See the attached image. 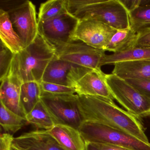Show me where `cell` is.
I'll return each instance as SVG.
<instances>
[{"label":"cell","mask_w":150,"mask_h":150,"mask_svg":"<svg viewBox=\"0 0 150 150\" xmlns=\"http://www.w3.org/2000/svg\"><path fill=\"white\" fill-rule=\"evenodd\" d=\"M78 96L84 122L98 123L122 130L150 143L139 118L118 107L113 100L100 96Z\"/></svg>","instance_id":"6da1fadb"},{"label":"cell","mask_w":150,"mask_h":150,"mask_svg":"<svg viewBox=\"0 0 150 150\" xmlns=\"http://www.w3.org/2000/svg\"><path fill=\"white\" fill-rule=\"evenodd\" d=\"M92 144V143H91ZM100 150H132L123 146L110 144H92Z\"/></svg>","instance_id":"4dcf8cb0"},{"label":"cell","mask_w":150,"mask_h":150,"mask_svg":"<svg viewBox=\"0 0 150 150\" xmlns=\"http://www.w3.org/2000/svg\"><path fill=\"white\" fill-rule=\"evenodd\" d=\"M0 124L6 133L12 134L29 123L26 118L9 110L1 103Z\"/></svg>","instance_id":"7402d4cb"},{"label":"cell","mask_w":150,"mask_h":150,"mask_svg":"<svg viewBox=\"0 0 150 150\" xmlns=\"http://www.w3.org/2000/svg\"><path fill=\"white\" fill-rule=\"evenodd\" d=\"M150 61V48L134 47L119 53L105 55L101 63V66L114 65L119 62L129 61Z\"/></svg>","instance_id":"ac0fdd59"},{"label":"cell","mask_w":150,"mask_h":150,"mask_svg":"<svg viewBox=\"0 0 150 150\" xmlns=\"http://www.w3.org/2000/svg\"><path fill=\"white\" fill-rule=\"evenodd\" d=\"M137 39V33L130 28L117 30L106 47L105 51L119 53L134 48Z\"/></svg>","instance_id":"d6986e66"},{"label":"cell","mask_w":150,"mask_h":150,"mask_svg":"<svg viewBox=\"0 0 150 150\" xmlns=\"http://www.w3.org/2000/svg\"><path fill=\"white\" fill-rule=\"evenodd\" d=\"M106 79L114 99L128 112L139 119L150 115V99L115 74H106Z\"/></svg>","instance_id":"8992f818"},{"label":"cell","mask_w":150,"mask_h":150,"mask_svg":"<svg viewBox=\"0 0 150 150\" xmlns=\"http://www.w3.org/2000/svg\"><path fill=\"white\" fill-rule=\"evenodd\" d=\"M117 30L94 20L79 21L74 36V42L81 41L88 45L105 51Z\"/></svg>","instance_id":"8fae6325"},{"label":"cell","mask_w":150,"mask_h":150,"mask_svg":"<svg viewBox=\"0 0 150 150\" xmlns=\"http://www.w3.org/2000/svg\"><path fill=\"white\" fill-rule=\"evenodd\" d=\"M66 8L79 21L94 20L117 30L130 28L129 12L120 0H66Z\"/></svg>","instance_id":"3957f363"},{"label":"cell","mask_w":150,"mask_h":150,"mask_svg":"<svg viewBox=\"0 0 150 150\" xmlns=\"http://www.w3.org/2000/svg\"><path fill=\"white\" fill-rule=\"evenodd\" d=\"M0 38L1 42L16 54L25 48L22 41L15 30L6 11L0 10Z\"/></svg>","instance_id":"e0dca14e"},{"label":"cell","mask_w":150,"mask_h":150,"mask_svg":"<svg viewBox=\"0 0 150 150\" xmlns=\"http://www.w3.org/2000/svg\"><path fill=\"white\" fill-rule=\"evenodd\" d=\"M86 150H100L91 143H86Z\"/></svg>","instance_id":"1f68e13d"},{"label":"cell","mask_w":150,"mask_h":150,"mask_svg":"<svg viewBox=\"0 0 150 150\" xmlns=\"http://www.w3.org/2000/svg\"><path fill=\"white\" fill-rule=\"evenodd\" d=\"M46 131L66 150H86V142L77 129L57 125Z\"/></svg>","instance_id":"9a60e30c"},{"label":"cell","mask_w":150,"mask_h":150,"mask_svg":"<svg viewBox=\"0 0 150 150\" xmlns=\"http://www.w3.org/2000/svg\"><path fill=\"white\" fill-rule=\"evenodd\" d=\"M79 130L86 143L110 144L132 150H150V143L141 141L124 131L101 124L84 121Z\"/></svg>","instance_id":"277c9868"},{"label":"cell","mask_w":150,"mask_h":150,"mask_svg":"<svg viewBox=\"0 0 150 150\" xmlns=\"http://www.w3.org/2000/svg\"><path fill=\"white\" fill-rule=\"evenodd\" d=\"M55 55L53 45L38 34L32 43L15 54L8 76L15 77L22 85L28 82L40 83Z\"/></svg>","instance_id":"7a4b0ae2"},{"label":"cell","mask_w":150,"mask_h":150,"mask_svg":"<svg viewBox=\"0 0 150 150\" xmlns=\"http://www.w3.org/2000/svg\"><path fill=\"white\" fill-rule=\"evenodd\" d=\"M93 70L61 60L55 55L46 68L42 81L74 88L81 78Z\"/></svg>","instance_id":"30bf717a"},{"label":"cell","mask_w":150,"mask_h":150,"mask_svg":"<svg viewBox=\"0 0 150 150\" xmlns=\"http://www.w3.org/2000/svg\"><path fill=\"white\" fill-rule=\"evenodd\" d=\"M112 74L124 79L150 80V61H129L114 65Z\"/></svg>","instance_id":"2e32d148"},{"label":"cell","mask_w":150,"mask_h":150,"mask_svg":"<svg viewBox=\"0 0 150 150\" xmlns=\"http://www.w3.org/2000/svg\"><path fill=\"white\" fill-rule=\"evenodd\" d=\"M8 6L5 11L26 48L34 42L39 34L35 6L28 0L15 1Z\"/></svg>","instance_id":"52a82bcc"},{"label":"cell","mask_w":150,"mask_h":150,"mask_svg":"<svg viewBox=\"0 0 150 150\" xmlns=\"http://www.w3.org/2000/svg\"><path fill=\"white\" fill-rule=\"evenodd\" d=\"M79 21L67 11L51 19L38 21V32L52 45L74 42Z\"/></svg>","instance_id":"ba28073f"},{"label":"cell","mask_w":150,"mask_h":150,"mask_svg":"<svg viewBox=\"0 0 150 150\" xmlns=\"http://www.w3.org/2000/svg\"><path fill=\"white\" fill-rule=\"evenodd\" d=\"M125 80L142 95L150 99V80Z\"/></svg>","instance_id":"4316f807"},{"label":"cell","mask_w":150,"mask_h":150,"mask_svg":"<svg viewBox=\"0 0 150 150\" xmlns=\"http://www.w3.org/2000/svg\"><path fill=\"white\" fill-rule=\"evenodd\" d=\"M122 4L124 6L128 12H130L139 6L143 5V1L141 0H120Z\"/></svg>","instance_id":"f546056e"},{"label":"cell","mask_w":150,"mask_h":150,"mask_svg":"<svg viewBox=\"0 0 150 150\" xmlns=\"http://www.w3.org/2000/svg\"><path fill=\"white\" fill-rule=\"evenodd\" d=\"M11 150H20V149H18L17 147H16V146H15L13 145L12 144V147H11Z\"/></svg>","instance_id":"d6a6232c"},{"label":"cell","mask_w":150,"mask_h":150,"mask_svg":"<svg viewBox=\"0 0 150 150\" xmlns=\"http://www.w3.org/2000/svg\"><path fill=\"white\" fill-rule=\"evenodd\" d=\"M41 91L38 82H28L22 85L21 105L25 116L33 109L40 100Z\"/></svg>","instance_id":"ffe728a7"},{"label":"cell","mask_w":150,"mask_h":150,"mask_svg":"<svg viewBox=\"0 0 150 150\" xmlns=\"http://www.w3.org/2000/svg\"><path fill=\"white\" fill-rule=\"evenodd\" d=\"M25 118L29 124L38 130H48L55 125L52 117L41 100L33 109L26 115Z\"/></svg>","instance_id":"44dd1931"},{"label":"cell","mask_w":150,"mask_h":150,"mask_svg":"<svg viewBox=\"0 0 150 150\" xmlns=\"http://www.w3.org/2000/svg\"><path fill=\"white\" fill-rule=\"evenodd\" d=\"M129 13L130 28L134 32L150 27V4L139 6Z\"/></svg>","instance_id":"603a6c76"},{"label":"cell","mask_w":150,"mask_h":150,"mask_svg":"<svg viewBox=\"0 0 150 150\" xmlns=\"http://www.w3.org/2000/svg\"><path fill=\"white\" fill-rule=\"evenodd\" d=\"M14 55L1 42L0 81L6 78L8 75Z\"/></svg>","instance_id":"d4e9b609"},{"label":"cell","mask_w":150,"mask_h":150,"mask_svg":"<svg viewBox=\"0 0 150 150\" xmlns=\"http://www.w3.org/2000/svg\"><path fill=\"white\" fill-rule=\"evenodd\" d=\"M106 74L101 69L93 70L82 76L74 86L78 95L100 96L114 100L111 91L107 84Z\"/></svg>","instance_id":"7c38bea8"},{"label":"cell","mask_w":150,"mask_h":150,"mask_svg":"<svg viewBox=\"0 0 150 150\" xmlns=\"http://www.w3.org/2000/svg\"><path fill=\"white\" fill-rule=\"evenodd\" d=\"M13 139L12 134L6 132L1 134L0 138V150H12Z\"/></svg>","instance_id":"f1b7e54d"},{"label":"cell","mask_w":150,"mask_h":150,"mask_svg":"<svg viewBox=\"0 0 150 150\" xmlns=\"http://www.w3.org/2000/svg\"><path fill=\"white\" fill-rule=\"evenodd\" d=\"M135 47L150 48V27L142 29L137 33Z\"/></svg>","instance_id":"83f0119b"},{"label":"cell","mask_w":150,"mask_h":150,"mask_svg":"<svg viewBox=\"0 0 150 150\" xmlns=\"http://www.w3.org/2000/svg\"><path fill=\"white\" fill-rule=\"evenodd\" d=\"M66 11V0L47 1L40 5L38 21L51 19Z\"/></svg>","instance_id":"cb8c5ba5"},{"label":"cell","mask_w":150,"mask_h":150,"mask_svg":"<svg viewBox=\"0 0 150 150\" xmlns=\"http://www.w3.org/2000/svg\"></svg>","instance_id":"836d02e7"},{"label":"cell","mask_w":150,"mask_h":150,"mask_svg":"<svg viewBox=\"0 0 150 150\" xmlns=\"http://www.w3.org/2000/svg\"><path fill=\"white\" fill-rule=\"evenodd\" d=\"M0 81L1 103L9 110L25 118L21 105L22 84L15 77L9 75Z\"/></svg>","instance_id":"5bb4252c"},{"label":"cell","mask_w":150,"mask_h":150,"mask_svg":"<svg viewBox=\"0 0 150 150\" xmlns=\"http://www.w3.org/2000/svg\"><path fill=\"white\" fill-rule=\"evenodd\" d=\"M39 84L41 90L46 93L58 94H74L76 93L75 88L72 87L66 86L44 81H41Z\"/></svg>","instance_id":"484cf974"},{"label":"cell","mask_w":150,"mask_h":150,"mask_svg":"<svg viewBox=\"0 0 150 150\" xmlns=\"http://www.w3.org/2000/svg\"><path fill=\"white\" fill-rule=\"evenodd\" d=\"M12 144L20 150H66L45 130L31 131L14 137Z\"/></svg>","instance_id":"4fadbf2b"},{"label":"cell","mask_w":150,"mask_h":150,"mask_svg":"<svg viewBox=\"0 0 150 150\" xmlns=\"http://www.w3.org/2000/svg\"><path fill=\"white\" fill-rule=\"evenodd\" d=\"M56 56L61 60L90 69H101L105 51L84 42L70 43L53 45Z\"/></svg>","instance_id":"9c48e42d"},{"label":"cell","mask_w":150,"mask_h":150,"mask_svg":"<svg viewBox=\"0 0 150 150\" xmlns=\"http://www.w3.org/2000/svg\"><path fill=\"white\" fill-rule=\"evenodd\" d=\"M40 100L55 125H67L79 130L84 122L79 108L78 95L58 94L42 91Z\"/></svg>","instance_id":"5b68a950"}]
</instances>
